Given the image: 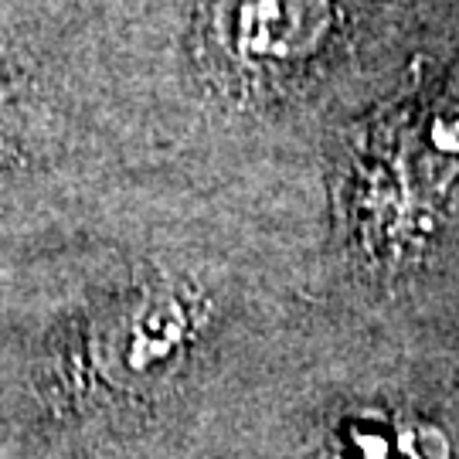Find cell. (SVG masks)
I'll return each mask as SVG.
<instances>
[{
    "label": "cell",
    "mask_w": 459,
    "mask_h": 459,
    "mask_svg": "<svg viewBox=\"0 0 459 459\" xmlns=\"http://www.w3.org/2000/svg\"><path fill=\"white\" fill-rule=\"evenodd\" d=\"M426 436V429H354V436H347L337 449V459H398L402 453L415 449ZM436 449H443V446H436ZM422 456H432V449L409 459Z\"/></svg>",
    "instance_id": "cell-1"
}]
</instances>
